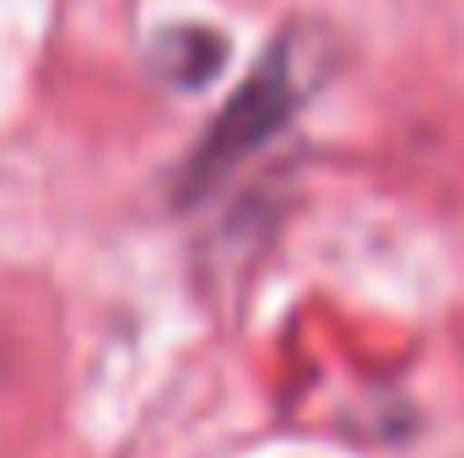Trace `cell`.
Here are the masks:
<instances>
[{"mask_svg": "<svg viewBox=\"0 0 464 458\" xmlns=\"http://www.w3.org/2000/svg\"><path fill=\"white\" fill-rule=\"evenodd\" d=\"M297 98H303V81H297V65H292V43H276V49L259 60V71L248 76V87L222 109L211 140L200 146L195 173H211V167H222V162H237L248 146H259L281 119L297 109Z\"/></svg>", "mask_w": 464, "mask_h": 458, "instance_id": "obj_1", "label": "cell"}]
</instances>
